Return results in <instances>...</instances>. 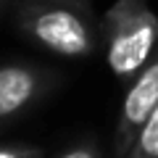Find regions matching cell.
<instances>
[{"instance_id":"cell-1","label":"cell","mask_w":158,"mask_h":158,"mask_svg":"<svg viewBox=\"0 0 158 158\" xmlns=\"http://www.w3.org/2000/svg\"><path fill=\"white\" fill-rule=\"evenodd\" d=\"M108 69L132 82L158 48V16L148 0H116L103 19Z\"/></svg>"},{"instance_id":"cell-2","label":"cell","mask_w":158,"mask_h":158,"mask_svg":"<svg viewBox=\"0 0 158 158\" xmlns=\"http://www.w3.org/2000/svg\"><path fill=\"white\" fill-rule=\"evenodd\" d=\"M21 27L34 42L66 58H85L95 50V32L85 16L66 6H29Z\"/></svg>"},{"instance_id":"cell-3","label":"cell","mask_w":158,"mask_h":158,"mask_svg":"<svg viewBox=\"0 0 158 158\" xmlns=\"http://www.w3.org/2000/svg\"><path fill=\"white\" fill-rule=\"evenodd\" d=\"M156 106H158V48L153 58L142 66V71L132 79L129 90L124 95L118 124H116V137H113V158L129 156L137 135L142 132V127L150 118Z\"/></svg>"},{"instance_id":"cell-4","label":"cell","mask_w":158,"mask_h":158,"mask_svg":"<svg viewBox=\"0 0 158 158\" xmlns=\"http://www.w3.org/2000/svg\"><path fill=\"white\" fill-rule=\"evenodd\" d=\"M42 74L29 66H3L0 69V118L13 116L37 98Z\"/></svg>"},{"instance_id":"cell-5","label":"cell","mask_w":158,"mask_h":158,"mask_svg":"<svg viewBox=\"0 0 158 158\" xmlns=\"http://www.w3.org/2000/svg\"><path fill=\"white\" fill-rule=\"evenodd\" d=\"M127 158H158V106L153 108L150 118L145 121L142 132L137 135Z\"/></svg>"},{"instance_id":"cell-6","label":"cell","mask_w":158,"mask_h":158,"mask_svg":"<svg viewBox=\"0 0 158 158\" xmlns=\"http://www.w3.org/2000/svg\"><path fill=\"white\" fill-rule=\"evenodd\" d=\"M0 158H42L37 148H0Z\"/></svg>"},{"instance_id":"cell-7","label":"cell","mask_w":158,"mask_h":158,"mask_svg":"<svg viewBox=\"0 0 158 158\" xmlns=\"http://www.w3.org/2000/svg\"><path fill=\"white\" fill-rule=\"evenodd\" d=\"M61 158H100V156H98L95 145H79V148H74V150L63 153Z\"/></svg>"}]
</instances>
